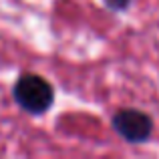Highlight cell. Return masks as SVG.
I'll use <instances>...</instances> for the list:
<instances>
[{
    "label": "cell",
    "mask_w": 159,
    "mask_h": 159,
    "mask_svg": "<svg viewBox=\"0 0 159 159\" xmlns=\"http://www.w3.org/2000/svg\"><path fill=\"white\" fill-rule=\"evenodd\" d=\"M12 97L22 111L30 115H44L54 103V89L40 75L24 73L16 79L12 87Z\"/></svg>",
    "instance_id": "6da1fadb"
},
{
    "label": "cell",
    "mask_w": 159,
    "mask_h": 159,
    "mask_svg": "<svg viewBox=\"0 0 159 159\" xmlns=\"http://www.w3.org/2000/svg\"><path fill=\"white\" fill-rule=\"evenodd\" d=\"M111 127L123 141L131 145H139L151 137L153 121L147 113L139 109H119L111 119Z\"/></svg>",
    "instance_id": "7a4b0ae2"
},
{
    "label": "cell",
    "mask_w": 159,
    "mask_h": 159,
    "mask_svg": "<svg viewBox=\"0 0 159 159\" xmlns=\"http://www.w3.org/2000/svg\"><path fill=\"white\" fill-rule=\"evenodd\" d=\"M105 2V6L109 8V10L113 12H123L129 8V4H131V0H103Z\"/></svg>",
    "instance_id": "3957f363"
}]
</instances>
